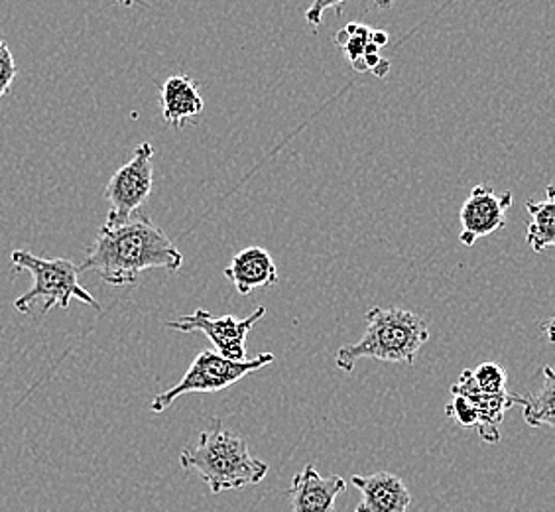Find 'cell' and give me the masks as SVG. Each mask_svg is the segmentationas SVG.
I'll list each match as a JSON object with an SVG mask.
<instances>
[{
    "mask_svg": "<svg viewBox=\"0 0 555 512\" xmlns=\"http://www.w3.org/2000/svg\"><path fill=\"white\" fill-rule=\"evenodd\" d=\"M154 185V146L140 142L125 166H120L105 188L108 209L105 227L127 223L144 203L149 202Z\"/></svg>",
    "mask_w": 555,
    "mask_h": 512,
    "instance_id": "cell-6",
    "label": "cell"
},
{
    "mask_svg": "<svg viewBox=\"0 0 555 512\" xmlns=\"http://www.w3.org/2000/svg\"><path fill=\"white\" fill-rule=\"evenodd\" d=\"M335 4L333 2H315L313 7H311L310 11H308V22H310L311 26H318L321 22V14L323 11H327V9H333Z\"/></svg>",
    "mask_w": 555,
    "mask_h": 512,
    "instance_id": "cell-20",
    "label": "cell"
},
{
    "mask_svg": "<svg viewBox=\"0 0 555 512\" xmlns=\"http://www.w3.org/2000/svg\"><path fill=\"white\" fill-rule=\"evenodd\" d=\"M164 120L173 128H182L185 120L204 113L205 101L199 87L188 75H173L160 87Z\"/></svg>",
    "mask_w": 555,
    "mask_h": 512,
    "instance_id": "cell-13",
    "label": "cell"
},
{
    "mask_svg": "<svg viewBox=\"0 0 555 512\" xmlns=\"http://www.w3.org/2000/svg\"><path fill=\"white\" fill-rule=\"evenodd\" d=\"M451 395L467 398L477 410V432L485 444H499L501 424L506 410L511 408V393L502 395H485L473 381L470 369L460 374V381L451 386Z\"/></svg>",
    "mask_w": 555,
    "mask_h": 512,
    "instance_id": "cell-11",
    "label": "cell"
},
{
    "mask_svg": "<svg viewBox=\"0 0 555 512\" xmlns=\"http://www.w3.org/2000/svg\"><path fill=\"white\" fill-rule=\"evenodd\" d=\"M513 202L511 192L496 195L489 185H477L467 202L461 205V243L473 246L482 236L501 231L506 225V212Z\"/></svg>",
    "mask_w": 555,
    "mask_h": 512,
    "instance_id": "cell-8",
    "label": "cell"
},
{
    "mask_svg": "<svg viewBox=\"0 0 555 512\" xmlns=\"http://www.w3.org/2000/svg\"><path fill=\"white\" fill-rule=\"evenodd\" d=\"M364 42H361L359 38H351L349 42L343 46V52L349 57V62H354L359 57H363Z\"/></svg>",
    "mask_w": 555,
    "mask_h": 512,
    "instance_id": "cell-19",
    "label": "cell"
},
{
    "mask_svg": "<svg viewBox=\"0 0 555 512\" xmlns=\"http://www.w3.org/2000/svg\"><path fill=\"white\" fill-rule=\"evenodd\" d=\"M267 308H257L250 316L238 320L235 316L214 318L209 311L195 310L192 316H182L178 320L168 321L166 328L180 331V333H193L202 331L214 343V351L219 353L227 361H246V337L264 318Z\"/></svg>",
    "mask_w": 555,
    "mask_h": 512,
    "instance_id": "cell-7",
    "label": "cell"
},
{
    "mask_svg": "<svg viewBox=\"0 0 555 512\" xmlns=\"http://www.w3.org/2000/svg\"><path fill=\"white\" fill-rule=\"evenodd\" d=\"M347 491V481L339 475L323 477L313 465H306L294 475L288 497L294 512H333L335 501Z\"/></svg>",
    "mask_w": 555,
    "mask_h": 512,
    "instance_id": "cell-9",
    "label": "cell"
},
{
    "mask_svg": "<svg viewBox=\"0 0 555 512\" xmlns=\"http://www.w3.org/2000/svg\"><path fill=\"white\" fill-rule=\"evenodd\" d=\"M369 42L380 50V48H385L386 43H388V34H386L385 30H371Z\"/></svg>",
    "mask_w": 555,
    "mask_h": 512,
    "instance_id": "cell-21",
    "label": "cell"
},
{
    "mask_svg": "<svg viewBox=\"0 0 555 512\" xmlns=\"http://www.w3.org/2000/svg\"><path fill=\"white\" fill-rule=\"evenodd\" d=\"M180 465L199 475L211 495L243 491L262 483L270 470L267 461L255 458L245 439L229 432L219 418H215L214 426L202 432L197 446L183 449Z\"/></svg>",
    "mask_w": 555,
    "mask_h": 512,
    "instance_id": "cell-2",
    "label": "cell"
},
{
    "mask_svg": "<svg viewBox=\"0 0 555 512\" xmlns=\"http://www.w3.org/2000/svg\"><path fill=\"white\" fill-rule=\"evenodd\" d=\"M528 214L532 215V223L528 225L526 241L534 253H544L555 245V202L554 183L545 188V202L526 203Z\"/></svg>",
    "mask_w": 555,
    "mask_h": 512,
    "instance_id": "cell-15",
    "label": "cell"
},
{
    "mask_svg": "<svg viewBox=\"0 0 555 512\" xmlns=\"http://www.w3.org/2000/svg\"><path fill=\"white\" fill-rule=\"evenodd\" d=\"M224 278L235 284L241 296H248L253 290L268 289L276 284V263L267 248L248 246L233 256L229 267L224 268Z\"/></svg>",
    "mask_w": 555,
    "mask_h": 512,
    "instance_id": "cell-12",
    "label": "cell"
},
{
    "mask_svg": "<svg viewBox=\"0 0 555 512\" xmlns=\"http://www.w3.org/2000/svg\"><path fill=\"white\" fill-rule=\"evenodd\" d=\"M274 359L276 357L272 353H260L255 359H246V361L235 363V361H227L214 349H205L193 359V363L190 364L188 373L183 374L180 383L171 386L170 391L162 393L152 400L150 410L156 412V414H162L180 396L190 395V393H202V395L221 393L224 388L238 383L241 379H245L246 374L257 373L268 364L274 363Z\"/></svg>",
    "mask_w": 555,
    "mask_h": 512,
    "instance_id": "cell-5",
    "label": "cell"
},
{
    "mask_svg": "<svg viewBox=\"0 0 555 512\" xmlns=\"http://www.w3.org/2000/svg\"><path fill=\"white\" fill-rule=\"evenodd\" d=\"M11 260L14 267L28 270L34 278L33 289L22 294L21 298L14 299V308L24 316H30L38 302H42V316L54 306L67 310L72 299H79L87 306L101 310L99 302L79 284V270L72 260L42 258L28 251H12Z\"/></svg>",
    "mask_w": 555,
    "mask_h": 512,
    "instance_id": "cell-4",
    "label": "cell"
},
{
    "mask_svg": "<svg viewBox=\"0 0 555 512\" xmlns=\"http://www.w3.org/2000/svg\"><path fill=\"white\" fill-rule=\"evenodd\" d=\"M388 72H390V62L388 60H380V64L376 65L373 69V74L378 77V79H385L386 75H388Z\"/></svg>",
    "mask_w": 555,
    "mask_h": 512,
    "instance_id": "cell-22",
    "label": "cell"
},
{
    "mask_svg": "<svg viewBox=\"0 0 555 512\" xmlns=\"http://www.w3.org/2000/svg\"><path fill=\"white\" fill-rule=\"evenodd\" d=\"M446 412H448V417L453 418L461 427H467V430L477 427V422H479L475 406L470 405L469 400L463 398V396H453V400L449 402Z\"/></svg>",
    "mask_w": 555,
    "mask_h": 512,
    "instance_id": "cell-17",
    "label": "cell"
},
{
    "mask_svg": "<svg viewBox=\"0 0 555 512\" xmlns=\"http://www.w3.org/2000/svg\"><path fill=\"white\" fill-rule=\"evenodd\" d=\"M16 75H18V67L14 64L11 48L0 38V99L11 91Z\"/></svg>",
    "mask_w": 555,
    "mask_h": 512,
    "instance_id": "cell-18",
    "label": "cell"
},
{
    "mask_svg": "<svg viewBox=\"0 0 555 512\" xmlns=\"http://www.w3.org/2000/svg\"><path fill=\"white\" fill-rule=\"evenodd\" d=\"M427 340L429 325L422 316L400 308H373L366 311V331L361 342L343 345L335 364L347 373L359 359L414 364Z\"/></svg>",
    "mask_w": 555,
    "mask_h": 512,
    "instance_id": "cell-3",
    "label": "cell"
},
{
    "mask_svg": "<svg viewBox=\"0 0 555 512\" xmlns=\"http://www.w3.org/2000/svg\"><path fill=\"white\" fill-rule=\"evenodd\" d=\"M352 69L354 72H359V74H363V72H369L366 69V64H364V57H359V60H354V62H351Z\"/></svg>",
    "mask_w": 555,
    "mask_h": 512,
    "instance_id": "cell-24",
    "label": "cell"
},
{
    "mask_svg": "<svg viewBox=\"0 0 555 512\" xmlns=\"http://www.w3.org/2000/svg\"><path fill=\"white\" fill-rule=\"evenodd\" d=\"M555 376L552 367H544V384L542 388L530 393H514L511 395V405L522 406L524 422L530 427L555 426L554 417Z\"/></svg>",
    "mask_w": 555,
    "mask_h": 512,
    "instance_id": "cell-14",
    "label": "cell"
},
{
    "mask_svg": "<svg viewBox=\"0 0 555 512\" xmlns=\"http://www.w3.org/2000/svg\"><path fill=\"white\" fill-rule=\"evenodd\" d=\"M333 40H335V43H337V46H341L343 48L345 43L351 40V36H349V34H347V30L343 28V30H339V33L335 34V38H333Z\"/></svg>",
    "mask_w": 555,
    "mask_h": 512,
    "instance_id": "cell-23",
    "label": "cell"
},
{
    "mask_svg": "<svg viewBox=\"0 0 555 512\" xmlns=\"http://www.w3.org/2000/svg\"><path fill=\"white\" fill-rule=\"evenodd\" d=\"M351 481L361 492V501L354 512H406L412 504L406 483L390 471L352 475Z\"/></svg>",
    "mask_w": 555,
    "mask_h": 512,
    "instance_id": "cell-10",
    "label": "cell"
},
{
    "mask_svg": "<svg viewBox=\"0 0 555 512\" xmlns=\"http://www.w3.org/2000/svg\"><path fill=\"white\" fill-rule=\"evenodd\" d=\"M183 255L146 215L117 227H101L79 272H95L111 286L134 284L146 270L178 272Z\"/></svg>",
    "mask_w": 555,
    "mask_h": 512,
    "instance_id": "cell-1",
    "label": "cell"
},
{
    "mask_svg": "<svg viewBox=\"0 0 555 512\" xmlns=\"http://www.w3.org/2000/svg\"><path fill=\"white\" fill-rule=\"evenodd\" d=\"M473 373V381L477 384V388L485 393V395H502L508 393L506 391V373L501 364L496 363H482L470 371Z\"/></svg>",
    "mask_w": 555,
    "mask_h": 512,
    "instance_id": "cell-16",
    "label": "cell"
}]
</instances>
